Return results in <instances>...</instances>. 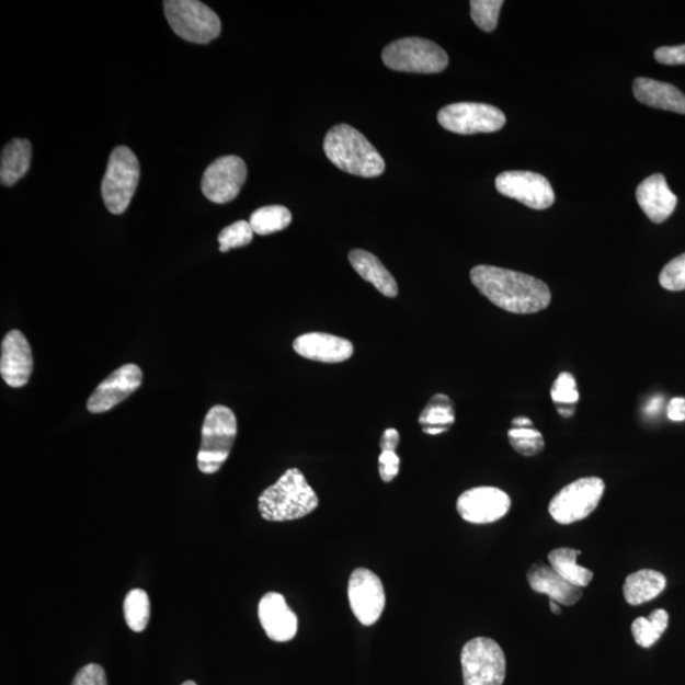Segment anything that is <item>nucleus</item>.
<instances>
[{"instance_id": "nucleus-1", "label": "nucleus", "mask_w": 685, "mask_h": 685, "mask_svg": "<svg viewBox=\"0 0 685 685\" xmlns=\"http://www.w3.org/2000/svg\"><path fill=\"white\" fill-rule=\"evenodd\" d=\"M470 276L481 295L507 312L528 316L545 310L551 302V292L545 282L526 273L478 265Z\"/></svg>"}, {"instance_id": "nucleus-2", "label": "nucleus", "mask_w": 685, "mask_h": 685, "mask_svg": "<svg viewBox=\"0 0 685 685\" xmlns=\"http://www.w3.org/2000/svg\"><path fill=\"white\" fill-rule=\"evenodd\" d=\"M327 158L341 171L376 179L385 172V160L364 135L350 125L330 128L324 140Z\"/></svg>"}, {"instance_id": "nucleus-3", "label": "nucleus", "mask_w": 685, "mask_h": 685, "mask_svg": "<svg viewBox=\"0 0 685 685\" xmlns=\"http://www.w3.org/2000/svg\"><path fill=\"white\" fill-rule=\"evenodd\" d=\"M258 505L265 521L286 522L304 518L316 511L319 498L300 470L289 469L263 491Z\"/></svg>"}, {"instance_id": "nucleus-4", "label": "nucleus", "mask_w": 685, "mask_h": 685, "mask_svg": "<svg viewBox=\"0 0 685 685\" xmlns=\"http://www.w3.org/2000/svg\"><path fill=\"white\" fill-rule=\"evenodd\" d=\"M238 434V422L232 410L216 406L209 409L203 425V441L197 455L201 472L212 475L227 461Z\"/></svg>"}, {"instance_id": "nucleus-5", "label": "nucleus", "mask_w": 685, "mask_h": 685, "mask_svg": "<svg viewBox=\"0 0 685 685\" xmlns=\"http://www.w3.org/2000/svg\"><path fill=\"white\" fill-rule=\"evenodd\" d=\"M383 60L389 69L418 75H437L448 67L447 53L421 37L397 39L385 47Z\"/></svg>"}, {"instance_id": "nucleus-6", "label": "nucleus", "mask_w": 685, "mask_h": 685, "mask_svg": "<svg viewBox=\"0 0 685 685\" xmlns=\"http://www.w3.org/2000/svg\"><path fill=\"white\" fill-rule=\"evenodd\" d=\"M165 18L185 42L206 45L221 34V21L212 8L198 0H167Z\"/></svg>"}, {"instance_id": "nucleus-7", "label": "nucleus", "mask_w": 685, "mask_h": 685, "mask_svg": "<svg viewBox=\"0 0 685 685\" xmlns=\"http://www.w3.org/2000/svg\"><path fill=\"white\" fill-rule=\"evenodd\" d=\"M139 179V160L130 148L117 147L111 152L107 171L102 181V197L111 214L121 215L126 212Z\"/></svg>"}, {"instance_id": "nucleus-8", "label": "nucleus", "mask_w": 685, "mask_h": 685, "mask_svg": "<svg viewBox=\"0 0 685 685\" xmlns=\"http://www.w3.org/2000/svg\"><path fill=\"white\" fill-rule=\"evenodd\" d=\"M465 685H503L506 660L499 643L488 638L467 642L461 652Z\"/></svg>"}, {"instance_id": "nucleus-9", "label": "nucleus", "mask_w": 685, "mask_h": 685, "mask_svg": "<svg viewBox=\"0 0 685 685\" xmlns=\"http://www.w3.org/2000/svg\"><path fill=\"white\" fill-rule=\"evenodd\" d=\"M606 483L600 478L579 479L553 496L548 512L560 525L583 521L598 507Z\"/></svg>"}, {"instance_id": "nucleus-10", "label": "nucleus", "mask_w": 685, "mask_h": 685, "mask_svg": "<svg viewBox=\"0 0 685 685\" xmlns=\"http://www.w3.org/2000/svg\"><path fill=\"white\" fill-rule=\"evenodd\" d=\"M438 123L446 130L459 135L490 134L502 130L506 117L503 111L490 104L463 102L443 107Z\"/></svg>"}, {"instance_id": "nucleus-11", "label": "nucleus", "mask_w": 685, "mask_h": 685, "mask_svg": "<svg viewBox=\"0 0 685 685\" xmlns=\"http://www.w3.org/2000/svg\"><path fill=\"white\" fill-rule=\"evenodd\" d=\"M246 161L236 156L221 157L209 164L201 182L206 198L215 204L236 199L247 181Z\"/></svg>"}, {"instance_id": "nucleus-12", "label": "nucleus", "mask_w": 685, "mask_h": 685, "mask_svg": "<svg viewBox=\"0 0 685 685\" xmlns=\"http://www.w3.org/2000/svg\"><path fill=\"white\" fill-rule=\"evenodd\" d=\"M349 598L354 616L364 626H373L384 614L386 595L381 579L375 572L359 568L352 572Z\"/></svg>"}, {"instance_id": "nucleus-13", "label": "nucleus", "mask_w": 685, "mask_h": 685, "mask_svg": "<svg viewBox=\"0 0 685 685\" xmlns=\"http://www.w3.org/2000/svg\"><path fill=\"white\" fill-rule=\"evenodd\" d=\"M495 187L503 196L517 199L529 208L546 209L555 203L551 183L538 173L504 172L496 176Z\"/></svg>"}, {"instance_id": "nucleus-14", "label": "nucleus", "mask_w": 685, "mask_h": 685, "mask_svg": "<svg viewBox=\"0 0 685 685\" xmlns=\"http://www.w3.org/2000/svg\"><path fill=\"white\" fill-rule=\"evenodd\" d=\"M511 498L503 490L480 487L465 491L457 501V512L473 525H489L502 520L511 510Z\"/></svg>"}, {"instance_id": "nucleus-15", "label": "nucleus", "mask_w": 685, "mask_h": 685, "mask_svg": "<svg viewBox=\"0 0 685 685\" xmlns=\"http://www.w3.org/2000/svg\"><path fill=\"white\" fill-rule=\"evenodd\" d=\"M141 368L136 365L119 367L94 390L87 408L93 414L106 413L140 388Z\"/></svg>"}, {"instance_id": "nucleus-16", "label": "nucleus", "mask_w": 685, "mask_h": 685, "mask_svg": "<svg viewBox=\"0 0 685 685\" xmlns=\"http://www.w3.org/2000/svg\"><path fill=\"white\" fill-rule=\"evenodd\" d=\"M34 369L31 346L20 330H12L2 342L0 375L11 388H22Z\"/></svg>"}, {"instance_id": "nucleus-17", "label": "nucleus", "mask_w": 685, "mask_h": 685, "mask_svg": "<svg viewBox=\"0 0 685 685\" xmlns=\"http://www.w3.org/2000/svg\"><path fill=\"white\" fill-rule=\"evenodd\" d=\"M258 616L265 635L276 642L294 640L298 619L295 612L287 606L285 596L278 593H269L263 596L258 606Z\"/></svg>"}, {"instance_id": "nucleus-18", "label": "nucleus", "mask_w": 685, "mask_h": 685, "mask_svg": "<svg viewBox=\"0 0 685 685\" xmlns=\"http://www.w3.org/2000/svg\"><path fill=\"white\" fill-rule=\"evenodd\" d=\"M294 350L304 358L322 364H341L353 356L354 346L341 336L308 333L296 338Z\"/></svg>"}, {"instance_id": "nucleus-19", "label": "nucleus", "mask_w": 685, "mask_h": 685, "mask_svg": "<svg viewBox=\"0 0 685 685\" xmlns=\"http://www.w3.org/2000/svg\"><path fill=\"white\" fill-rule=\"evenodd\" d=\"M636 199L642 212L655 224L666 221L678 204V197L669 189L665 176L659 173L640 183Z\"/></svg>"}, {"instance_id": "nucleus-20", "label": "nucleus", "mask_w": 685, "mask_h": 685, "mask_svg": "<svg viewBox=\"0 0 685 685\" xmlns=\"http://www.w3.org/2000/svg\"><path fill=\"white\" fill-rule=\"evenodd\" d=\"M527 579L532 591L547 594L551 601L563 606H574L582 600L583 587L572 585L551 567H546L544 563L532 566Z\"/></svg>"}, {"instance_id": "nucleus-21", "label": "nucleus", "mask_w": 685, "mask_h": 685, "mask_svg": "<svg viewBox=\"0 0 685 685\" xmlns=\"http://www.w3.org/2000/svg\"><path fill=\"white\" fill-rule=\"evenodd\" d=\"M633 95L649 107L685 115V94L672 84L650 78H638L633 82Z\"/></svg>"}, {"instance_id": "nucleus-22", "label": "nucleus", "mask_w": 685, "mask_h": 685, "mask_svg": "<svg viewBox=\"0 0 685 685\" xmlns=\"http://www.w3.org/2000/svg\"><path fill=\"white\" fill-rule=\"evenodd\" d=\"M350 263L362 278L377 288L378 293L386 297L398 296L397 281L375 254L356 249L350 253Z\"/></svg>"}, {"instance_id": "nucleus-23", "label": "nucleus", "mask_w": 685, "mask_h": 685, "mask_svg": "<svg viewBox=\"0 0 685 685\" xmlns=\"http://www.w3.org/2000/svg\"><path fill=\"white\" fill-rule=\"evenodd\" d=\"M666 586V579L657 570L643 569L626 578L624 585L625 600L631 606L655 600Z\"/></svg>"}, {"instance_id": "nucleus-24", "label": "nucleus", "mask_w": 685, "mask_h": 685, "mask_svg": "<svg viewBox=\"0 0 685 685\" xmlns=\"http://www.w3.org/2000/svg\"><path fill=\"white\" fill-rule=\"evenodd\" d=\"M32 145L28 140L14 139L5 145L0 164V181L5 187L18 183L28 172Z\"/></svg>"}, {"instance_id": "nucleus-25", "label": "nucleus", "mask_w": 685, "mask_h": 685, "mask_svg": "<svg viewBox=\"0 0 685 685\" xmlns=\"http://www.w3.org/2000/svg\"><path fill=\"white\" fill-rule=\"evenodd\" d=\"M455 421L454 402L445 393L434 395L419 416L423 432L430 435L447 432Z\"/></svg>"}, {"instance_id": "nucleus-26", "label": "nucleus", "mask_w": 685, "mask_h": 685, "mask_svg": "<svg viewBox=\"0 0 685 685\" xmlns=\"http://www.w3.org/2000/svg\"><path fill=\"white\" fill-rule=\"evenodd\" d=\"M582 553L572 548L562 547L548 555L551 568L558 572L569 583L579 587H585L593 580V572L590 569L580 567L576 562L578 556Z\"/></svg>"}, {"instance_id": "nucleus-27", "label": "nucleus", "mask_w": 685, "mask_h": 685, "mask_svg": "<svg viewBox=\"0 0 685 685\" xmlns=\"http://www.w3.org/2000/svg\"><path fill=\"white\" fill-rule=\"evenodd\" d=\"M293 221V215L285 206H265L258 208L251 216V227L258 236H270V233L285 230Z\"/></svg>"}, {"instance_id": "nucleus-28", "label": "nucleus", "mask_w": 685, "mask_h": 685, "mask_svg": "<svg viewBox=\"0 0 685 685\" xmlns=\"http://www.w3.org/2000/svg\"><path fill=\"white\" fill-rule=\"evenodd\" d=\"M669 625V615L664 609L652 612L649 618L639 617L633 620L632 635L636 643L643 649L655 644L665 632Z\"/></svg>"}, {"instance_id": "nucleus-29", "label": "nucleus", "mask_w": 685, "mask_h": 685, "mask_svg": "<svg viewBox=\"0 0 685 685\" xmlns=\"http://www.w3.org/2000/svg\"><path fill=\"white\" fill-rule=\"evenodd\" d=\"M126 624L134 632H142L150 619V601L147 592L134 590L124 602Z\"/></svg>"}, {"instance_id": "nucleus-30", "label": "nucleus", "mask_w": 685, "mask_h": 685, "mask_svg": "<svg viewBox=\"0 0 685 685\" xmlns=\"http://www.w3.org/2000/svg\"><path fill=\"white\" fill-rule=\"evenodd\" d=\"M512 447L523 456H536L545 448L543 434L534 429H513L507 432Z\"/></svg>"}, {"instance_id": "nucleus-31", "label": "nucleus", "mask_w": 685, "mask_h": 685, "mask_svg": "<svg viewBox=\"0 0 685 685\" xmlns=\"http://www.w3.org/2000/svg\"><path fill=\"white\" fill-rule=\"evenodd\" d=\"M503 4L502 0H472L471 19L480 30L493 32L498 26Z\"/></svg>"}, {"instance_id": "nucleus-32", "label": "nucleus", "mask_w": 685, "mask_h": 685, "mask_svg": "<svg viewBox=\"0 0 685 685\" xmlns=\"http://www.w3.org/2000/svg\"><path fill=\"white\" fill-rule=\"evenodd\" d=\"M253 229L251 224L240 220L225 228L219 236L220 252L227 253L233 248H243L252 243Z\"/></svg>"}, {"instance_id": "nucleus-33", "label": "nucleus", "mask_w": 685, "mask_h": 685, "mask_svg": "<svg viewBox=\"0 0 685 685\" xmlns=\"http://www.w3.org/2000/svg\"><path fill=\"white\" fill-rule=\"evenodd\" d=\"M551 398L556 406L574 407L579 401V392L574 376L562 373L552 386Z\"/></svg>"}, {"instance_id": "nucleus-34", "label": "nucleus", "mask_w": 685, "mask_h": 685, "mask_svg": "<svg viewBox=\"0 0 685 685\" xmlns=\"http://www.w3.org/2000/svg\"><path fill=\"white\" fill-rule=\"evenodd\" d=\"M660 285L669 292H684L685 289V253L674 258L660 273Z\"/></svg>"}, {"instance_id": "nucleus-35", "label": "nucleus", "mask_w": 685, "mask_h": 685, "mask_svg": "<svg viewBox=\"0 0 685 685\" xmlns=\"http://www.w3.org/2000/svg\"><path fill=\"white\" fill-rule=\"evenodd\" d=\"M71 685H107L106 673L99 664L87 665L80 669Z\"/></svg>"}, {"instance_id": "nucleus-36", "label": "nucleus", "mask_w": 685, "mask_h": 685, "mask_svg": "<svg viewBox=\"0 0 685 685\" xmlns=\"http://www.w3.org/2000/svg\"><path fill=\"white\" fill-rule=\"evenodd\" d=\"M378 470H380V477L385 482H391L398 477L400 470V458L391 450H385L378 457Z\"/></svg>"}, {"instance_id": "nucleus-37", "label": "nucleus", "mask_w": 685, "mask_h": 685, "mask_svg": "<svg viewBox=\"0 0 685 685\" xmlns=\"http://www.w3.org/2000/svg\"><path fill=\"white\" fill-rule=\"evenodd\" d=\"M655 59L663 66H685V45L660 47L655 52Z\"/></svg>"}, {"instance_id": "nucleus-38", "label": "nucleus", "mask_w": 685, "mask_h": 685, "mask_svg": "<svg viewBox=\"0 0 685 685\" xmlns=\"http://www.w3.org/2000/svg\"><path fill=\"white\" fill-rule=\"evenodd\" d=\"M667 416L673 422H684L685 421V399L675 398L671 402H669Z\"/></svg>"}, {"instance_id": "nucleus-39", "label": "nucleus", "mask_w": 685, "mask_h": 685, "mask_svg": "<svg viewBox=\"0 0 685 685\" xmlns=\"http://www.w3.org/2000/svg\"><path fill=\"white\" fill-rule=\"evenodd\" d=\"M399 442L400 435L397 430H386L380 445L383 453H385V450H391V453H395L399 446Z\"/></svg>"}, {"instance_id": "nucleus-40", "label": "nucleus", "mask_w": 685, "mask_h": 685, "mask_svg": "<svg viewBox=\"0 0 685 685\" xmlns=\"http://www.w3.org/2000/svg\"><path fill=\"white\" fill-rule=\"evenodd\" d=\"M512 424L513 429H532V426H534V423H532L530 419L526 416L513 419Z\"/></svg>"}, {"instance_id": "nucleus-41", "label": "nucleus", "mask_w": 685, "mask_h": 685, "mask_svg": "<svg viewBox=\"0 0 685 685\" xmlns=\"http://www.w3.org/2000/svg\"><path fill=\"white\" fill-rule=\"evenodd\" d=\"M662 407V399L657 398L652 400L648 407L649 413H657V411Z\"/></svg>"}, {"instance_id": "nucleus-42", "label": "nucleus", "mask_w": 685, "mask_h": 685, "mask_svg": "<svg viewBox=\"0 0 685 685\" xmlns=\"http://www.w3.org/2000/svg\"><path fill=\"white\" fill-rule=\"evenodd\" d=\"M559 413L563 418H570L574 415V408L572 407H559Z\"/></svg>"}, {"instance_id": "nucleus-43", "label": "nucleus", "mask_w": 685, "mask_h": 685, "mask_svg": "<svg viewBox=\"0 0 685 685\" xmlns=\"http://www.w3.org/2000/svg\"><path fill=\"white\" fill-rule=\"evenodd\" d=\"M550 608L552 610V614L561 615V608L559 607V603H556V602L551 601L550 602Z\"/></svg>"}, {"instance_id": "nucleus-44", "label": "nucleus", "mask_w": 685, "mask_h": 685, "mask_svg": "<svg viewBox=\"0 0 685 685\" xmlns=\"http://www.w3.org/2000/svg\"><path fill=\"white\" fill-rule=\"evenodd\" d=\"M182 685H197V684L195 682L187 681V682H184Z\"/></svg>"}]
</instances>
